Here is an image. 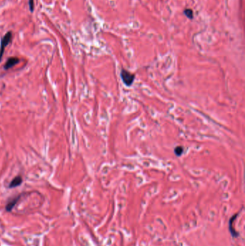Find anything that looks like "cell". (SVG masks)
<instances>
[{"instance_id":"7a4b0ae2","label":"cell","mask_w":245,"mask_h":246,"mask_svg":"<svg viewBox=\"0 0 245 246\" xmlns=\"http://www.w3.org/2000/svg\"><path fill=\"white\" fill-rule=\"evenodd\" d=\"M12 38V34L11 32H8L7 33L5 34L1 40V45H0V62H1V59H2V56L3 54H4L5 48L11 42Z\"/></svg>"},{"instance_id":"277c9868","label":"cell","mask_w":245,"mask_h":246,"mask_svg":"<svg viewBox=\"0 0 245 246\" xmlns=\"http://www.w3.org/2000/svg\"><path fill=\"white\" fill-rule=\"evenodd\" d=\"M238 215H239V213L234 214V215L231 217L230 220H229V232H230V233L231 234V235H232L233 237H237L238 236H239V233H238L237 232H236L235 230H234V229H233L232 227H231V225H233V221L236 220V217H237Z\"/></svg>"},{"instance_id":"ba28073f","label":"cell","mask_w":245,"mask_h":246,"mask_svg":"<svg viewBox=\"0 0 245 246\" xmlns=\"http://www.w3.org/2000/svg\"><path fill=\"white\" fill-rule=\"evenodd\" d=\"M174 152H175V154L177 156H180L183 152V148L180 147V146H178L174 149Z\"/></svg>"},{"instance_id":"5b68a950","label":"cell","mask_w":245,"mask_h":246,"mask_svg":"<svg viewBox=\"0 0 245 246\" xmlns=\"http://www.w3.org/2000/svg\"><path fill=\"white\" fill-rule=\"evenodd\" d=\"M20 197H21V195H19V196L15 197V198L12 199L11 201L8 202L7 205H6V207H5V209H6V211L11 212L12 210V209L14 208V207L15 206V205H16V204L17 203V202L20 200Z\"/></svg>"},{"instance_id":"9c48e42d","label":"cell","mask_w":245,"mask_h":246,"mask_svg":"<svg viewBox=\"0 0 245 246\" xmlns=\"http://www.w3.org/2000/svg\"><path fill=\"white\" fill-rule=\"evenodd\" d=\"M29 8L31 12L34 10V0H29Z\"/></svg>"},{"instance_id":"52a82bcc","label":"cell","mask_w":245,"mask_h":246,"mask_svg":"<svg viewBox=\"0 0 245 246\" xmlns=\"http://www.w3.org/2000/svg\"><path fill=\"white\" fill-rule=\"evenodd\" d=\"M184 14H185V16L187 17L189 19H193V10L190 9H186L184 10Z\"/></svg>"},{"instance_id":"3957f363","label":"cell","mask_w":245,"mask_h":246,"mask_svg":"<svg viewBox=\"0 0 245 246\" xmlns=\"http://www.w3.org/2000/svg\"><path fill=\"white\" fill-rule=\"evenodd\" d=\"M20 62V59L16 57H11V58H8L7 62L4 65V68L5 70H9L13 66H15L16 64H17Z\"/></svg>"},{"instance_id":"8992f818","label":"cell","mask_w":245,"mask_h":246,"mask_svg":"<svg viewBox=\"0 0 245 246\" xmlns=\"http://www.w3.org/2000/svg\"><path fill=\"white\" fill-rule=\"evenodd\" d=\"M23 183V178L20 176H17L12 179L9 185V188H15L17 186H19Z\"/></svg>"},{"instance_id":"6da1fadb","label":"cell","mask_w":245,"mask_h":246,"mask_svg":"<svg viewBox=\"0 0 245 246\" xmlns=\"http://www.w3.org/2000/svg\"><path fill=\"white\" fill-rule=\"evenodd\" d=\"M120 76L123 83H124L126 87H130V86L133 84L135 79L134 74H131L130 72L127 71L126 70H124V69L121 70Z\"/></svg>"}]
</instances>
